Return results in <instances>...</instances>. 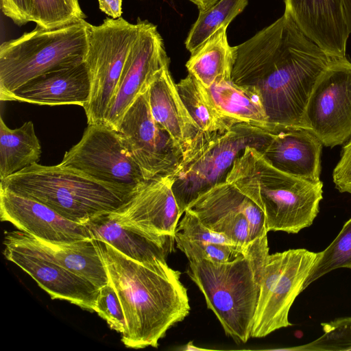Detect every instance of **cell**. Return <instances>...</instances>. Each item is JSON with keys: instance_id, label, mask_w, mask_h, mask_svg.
Instances as JSON below:
<instances>
[{"instance_id": "11", "label": "cell", "mask_w": 351, "mask_h": 351, "mask_svg": "<svg viewBox=\"0 0 351 351\" xmlns=\"http://www.w3.org/2000/svg\"><path fill=\"white\" fill-rule=\"evenodd\" d=\"M60 165L134 190L146 181L121 134L104 123L88 125L80 141L65 152Z\"/></svg>"}, {"instance_id": "39", "label": "cell", "mask_w": 351, "mask_h": 351, "mask_svg": "<svg viewBox=\"0 0 351 351\" xmlns=\"http://www.w3.org/2000/svg\"><path fill=\"white\" fill-rule=\"evenodd\" d=\"M195 4L199 10H205L215 3L218 0H189Z\"/></svg>"}, {"instance_id": "24", "label": "cell", "mask_w": 351, "mask_h": 351, "mask_svg": "<svg viewBox=\"0 0 351 351\" xmlns=\"http://www.w3.org/2000/svg\"><path fill=\"white\" fill-rule=\"evenodd\" d=\"M227 27L219 29L197 48L186 63L191 74L205 88L231 80L233 67L232 47L228 42Z\"/></svg>"}, {"instance_id": "15", "label": "cell", "mask_w": 351, "mask_h": 351, "mask_svg": "<svg viewBox=\"0 0 351 351\" xmlns=\"http://www.w3.org/2000/svg\"><path fill=\"white\" fill-rule=\"evenodd\" d=\"M138 20L139 33L125 62L104 123L117 131L130 106L147 90L156 74L169 63L156 26L148 21Z\"/></svg>"}, {"instance_id": "14", "label": "cell", "mask_w": 351, "mask_h": 351, "mask_svg": "<svg viewBox=\"0 0 351 351\" xmlns=\"http://www.w3.org/2000/svg\"><path fill=\"white\" fill-rule=\"evenodd\" d=\"M187 209L207 228L226 235L241 247L268 232L262 209L228 181L198 197Z\"/></svg>"}, {"instance_id": "37", "label": "cell", "mask_w": 351, "mask_h": 351, "mask_svg": "<svg viewBox=\"0 0 351 351\" xmlns=\"http://www.w3.org/2000/svg\"><path fill=\"white\" fill-rule=\"evenodd\" d=\"M99 10L112 19L122 15V0H98Z\"/></svg>"}, {"instance_id": "19", "label": "cell", "mask_w": 351, "mask_h": 351, "mask_svg": "<svg viewBox=\"0 0 351 351\" xmlns=\"http://www.w3.org/2000/svg\"><path fill=\"white\" fill-rule=\"evenodd\" d=\"M285 14L332 58L346 56L350 34L339 0H284Z\"/></svg>"}, {"instance_id": "17", "label": "cell", "mask_w": 351, "mask_h": 351, "mask_svg": "<svg viewBox=\"0 0 351 351\" xmlns=\"http://www.w3.org/2000/svg\"><path fill=\"white\" fill-rule=\"evenodd\" d=\"M0 218L36 239L66 243L92 239L88 228L34 199L0 189Z\"/></svg>"}, {"instance_id": "36", "label": "cell", "mask_w": 351, "mask_h": 351, "mask_svg": "<svg viewBox=\"0 0 351 351\" xmlns=\"http://www.w3.org/2000/svg\"><path fill=\"white\" fill-rule=\"evenodd\" d=\"M0 2L3 14L18 26L33 21L32 0H0Z\"/></svg>"}, {"instance_id": "2", "label": "cell", "mask_w": 351, "mask_h": 351, "mask_svg": "<svg viewBox=\"0 0 351 351\" xmlns=\"http://www.w3.org/2000/svg\"><path fill=\"white\" fill-rule=\"evenodd\" d=\"M125 316L121 341L130 348H156L158 341L189 313L180 273L163 274L133 261L106 242L94 239Z\"/></svg>"}, {"instance_id": "4", "label": "cell", "mask_w": 351, "mask_h": 351, "mask_svg": "<svg viewBox=\"0 0 351 351\" xmlns=\"http://www.w3.org/2000/svg\"><path fill=\"white\" fill-rule=\"evenodd\" d=\"M0 189L40 202L83 225L119 210L138 189L99 181L60 164L38 162L0 180Z\"/></svg>"}, {"instance_id": "9", "label": "cell", "mask_w": 351, "mask_h": 351, "mask_svg": "<svg viewBox=\"0 0 351 351\" xmlns=\"http://www.w3.org/2000/svg\"><path fill=\"white\" fill-rule=\"evenodd\" d=\"M139 29L138 20L134 24L122 17H107L99 25H90L84 62L90 76V93L83 107L88 125L105 123L125 62Z\"/></svg>"}, {"instance_id": "35", "label": "cell", "mask_w": 351, "mask_h": 351, "mask_svg": "<svg viewBox=\"0 0 351 351\" xmlns=\"http://www.w3.org/2000/svg\"><path fill=\"white\" fill-rule=\"evenodd\" d=\"M332 180L340 193L351 194V137L342 148L340 159L332 172Z\"/></svg>"}, {"instance_id": "16", "label": "cell", "mask_w": 351, "mask_h": 351, "mask_svg": "<svg viewBox=\"0 0 351 351\" xmlns=\"http://www.w3.org/2000/svg\"><path fill=\"white\" fill-rule=\"evenodd\" d=\"M84 225L92 239L106 242L129 258L160 273L174 270L167 263L173 250L174 236L149 233L123 223L115 212L99 215Z\"/></svg>"}, {"instance_id": "40", "label": "cell", "mask_w": 351, "mask_h": 351, "mask_svg": "<svg viewBox=\"0 0 351 351\" xmlns=\"http://www.w3.org/2000/svg\"><path fill=\"white\" fill-rule=\"evenodd\" d=\"M183 350H204L201 348H197L193 344V342H189L186 345H185V347L182 349Z\"/></svg>"}, {"instance_id": "23", "label": "cell", "mask_w": 351, "mask_h": 351, "mask_svg": "<svg viewBox=\"0 0 351 351\" xmlns=\"http://www.w3.org/2000/svg\"><path fill=\"white\" fill-rule=\"evenodd\" d=\"M207 90L217 109L229 119L269 131L278 130L269 124L262 97L256 88L225 80Z\"/></svg>"}, {"instance_id": "8", "label": "cell", "mask_w": 351, "mask_h": 351, "mask_svg": "<svg viewBox=\"0 0 351 351\" xmlns=\"http://www.w3.org/2000/svg\"><path fill=\"white\" fill-rule=\"evenodd\" d=\"M275 132L237 123L226 132L215 135L194 148L171 175L180 215L198 197L226 182L234 160L247 147L261 152Z\"/></svg>"}, {"instance_id": "29", "label": "cell", "mask_w": 351, "mask_h": 351, "mask_svg": "<svg viewBox=\"0 0 351 351\" xmlns=\"http://www.w3.org/2000/svg\"><path fill=\"white\" fill-rule=\"evenodd\" d=\"M339 268L351 269V218L323 251L317 252V258L305 280L303 291L312 282Z\"/></svg>"}, {"instance_id": "5", "label": "cell", "mask_w": 351, "mask_h": 351, "mask_svg": "<svg viewBox=\"0 0 351 351\" xmlns=\"http://www.w3.org/2000/svg\"><path fill=\"white\" fill-rule=\"evenodd\" d=\"M242 254L250 260L259 285L251 337H264L291 326L289 310L303 291L317 252L299 248L269 254L265 234L250 241Z\"/></svg>"}, {"instance_id": "13", "label": "cell", "mask_w": 351, "mask_h": 351, "mask_svg": "<svg viewBox=\"0 0 351 351\" xmlns=\"http://www.w3.org/2000/svg\"><path fill=\"white\" fill-rule=\"evenodd\" d=\"M144 178L172 175L184 158L180 146L154 119L147 90L135 99L117 128Z\"/></svg>"}, {"instance_id": "7", "label": "cell", "mask_w": 351, "mask_h": 351, "mask_svg": "<svg viewBox=\"0 0 351 351\" xmlns=\"http://www.w3.org/2000/svg\"><path fill=\"white\" fill-rule=\"evenodd\" d=\"M186 272L225 333L236 341L247 342L251 337L259 295L248 258L242 254L226 263L191 261Z\"/></svg>"}, {"instance_id": "25", "label": "cell", "mask_w": 351, "mask_h": 351, "mask_svg": "<svg viewBox=\"0 0 351 351\" xmlns=\"http://www.w3.org/2000/svg\"><path fill=\"white\" fill-rule=\"evenodd\" d=\"M38 240L62 266L97 288L100 289L109 282L106 265L93 239L66 243Z\"/></svg>"}, {"instance_id": "28", "label": "cell", "mask_w": 351, "mask_h": 351, "mask_svg": "<svg viewBox=\"0 0 351 351\" xmlns=\"http://www.w3.org/2000/svg\"><path fill=\"white\" fill-rule=\"evenodd\" d=\"M247 3L248 0H218L208 8L199 10L186 39V48L193 53L219 29L228 27Z\"/></svg>"}, {"instance_id": "18", "label": "cell", "mask_w": 351, "mask_h": 351, "mask_svg": "<svg viewBox=\"0 0 351 351\" xmlns=\"http://www.w3.org/2000/svg\"><path fill=\"white\" fill-rule=\"evenodd\" d=\"M172 183L171 175L146 180L115 212L121 221L149 233L174 236L181 215Z\"/></svg>"}, {"instance_id": "20", "label": "cell", "mask_w": 351, "mask_h": 351, "mask_svg": "<svg viewBox=\"0 0 351 351\" xmlns=\"http://www.w3.org/2000/svg\"><path fill=\"white\" fill-rule=\"evenodd\" d=\"M147 99L154 119L180 146L184 158L212 137L200 132L189 114L171 76L169 66L162 69L154 78L147 89Z\"/></svg>"}, {"instance_id": "32", "label": "cell", "mask_w": 351, "mask_h": 351, "mask_svg": "<svg viewBox=\"0 0 351 351\" xmlns=\"http://www.w3.org/2000/svg\"><path fill=\"white\" fill-rule=\"evenodd\" d=\"M175 242L189 261L205 259L214 263H226L242 254L243 247L214 243L192 241L176 231Z\"/></svg>"}, {"instance_id": "26", "label": "cell", "mask_w": 351, "mask_h": 351, "mask_svg": "<svg viewBox=\"0 0 351 351\" xmlns=\"http://www.w3.org/2000/svg\"><path fill=\"white\" fill-rule=\"evenodd\" d=\"M41 152L32 121L10 129L0 117V180L37 162Z\"/></svg>"}, {"instance_id": "1", "label": "cell", "mask_w": 351, "mask_h": 351, "mask_svg": "<svg viewBox=\"0 0 351 351\" xmlns=\"http://www.w3.org/2000/svg\"><path fill=\"white\" fill-rule=\"evenodd\" d=\"M231 80L256 88L275 129L304 128L305 109L321 73L333 58L284 13L244 43L232 47Z\"/></svg>"}, {"instance_id": "6", "label": "cell", "mask_w": 351, "mask_h": 351, "mask_svg": "<svg viewBox=\"0 0 351 351\" xmlns=\"http://www.w3.org/2000/svg\"><path fill=\"white\" fill-rule=\"evenodd\" d=\"M90 23L85 19L54 28H36L0 46V97L49 71L84 62Z\"/></svg>"}, {"instance_id": "3", "label": "cell", "mask_w": 351, "mask_h": 351, "mask_svg": "<svg viewBox=\"0 0 351 351\" xmlns=\"http://www.w3.org/2000/svg\"><path fill=\"white\" fill-rule=\"evenodd\" d=\"M263 211L267 229L296 234L309 227L319 211L323 183L311 182L271 165L256 148L247 147L226 180Z\"/></svg>"}, {"instance_id": "12", "label": "cell", "mask_w": 351, "mask_h": 351, "mask_svg": "<svg viewBox=\"0 0 351 351\" xmlns=\"http://www.w3.org/2000/svg\"><path fill=\"white\" fill-rule=\"evenodd\" d=\"M324 146L342 145L351 137V61L333 58L321 73L303 118Z\"/></svg>"}, {"instance_id": "22", "label": "cell", "mask_w": 351, "mask_h": 351, "mask_svg": "<svg viewBox=\"0 0 351 351\" xmlns=\"http://www.w3.org/2000/svg\"><path fill=\"white\" fill-rule=\"evenodd\" d=\"M90 93V76L84 62L46 72L16 89L4 101L49 106L75 104L84 107Z\"/></svg>"}, {"instance_id": "38", "label": "cell", "mask_w": 351, "mask_h": 351, "mask_svg": "<svg viewBox=\"0 0 351 351\" xmlns=\"http://www.w3.org/2000/svg\"><path fill=\"white\" fill-rule=\"evenodd\" d=\"M342 5L345 19L351 34V0H339Z\"/></svg>"}, {"instance_id": "30", "label": "cell", "mask_w": 351, "mask_h": 351, "mask_svg": "<svg viewBox=\"0 0 351 351\" xmlns=\"http://www.w3.org/2000/svg\"><path fill=\"white\" fill-rule=\"evenodd\" d=\"M33 22L54 28L85 19L78 0H32Z\"/></svg>"}, {"instance_id": "27", "label": "cell", "mask_w": 351, "mask_h": 351, "mask_svg": "<svg viewBox=\"0 0 351 351\" xmlns=\"http://www.w3.org/2000/svg\"><path fill=\"white\" fill-rule=\"evenodd\" d=\"M180 96L200 132L213 136L226 132L236 122L216 107L207 90L191 74L176 84Z\"/></svg>"}, {"instance_id": "33", "label": "cell", "mask_w": 351, "mask_h": 351, "mask_svg": "<svg viewBox=\"0 0 351 351\" xmlns=\"http://www.w3.org/2000/svg\"><path fill=\"white\" fill-rule=\"evenodd\" d=\"M95 311L106 321L111 329L123 333L125 316L118 294L110 281L99 289Z\"/></svg>"}, {"instance_id": "10", "label": "cell", "mask_w": 351, "mask_h": 351, "mask_svg": "<svg viewBox=\"0 0 351 351\" xmlns=\"http://www.w3.org/2000/svg\"><path fill=\"white\" fill-rule=\"evenodd\" d=\"M5 258L29 274L51 299L95 311L99 289L62 266L37 239L21 230L6 232Z\"/></svg>"}, {"instance_id": "21", "label": "cell", "mask_w": 351, "mask_h": 351, "mask_svg": "<svg viewBox=\"0 0 351 351\" xmlns=\"http://www.w3.org/2000/svg\"><path fill=\"white\" fill-rule=\"evenodd\" d=\"M322 147L308 129L291 127L276 131L260 152L276 169L316 183L321 181Z\"/></svg>"}, {"instance_id": "34", "label": "cell", "mask_w": 351, "mask_h": 351, "mask_svg": "<svg viewBox=\"0 0 351 351\" xmlns=\"http://www.w3.org/2000/svg\"><path fill=\"white\" fill-rule=\"evenodd\" d=\"M184 213V217L178 223L176 231L186 238L192 241L238 246L226 235L207 228L190 210L186 209Z\"/></svg>"}, {"instance_id": "31", "label": "cell", "mask_w": 351, "mask_h": 351, "mask_svg": "<svg viewBox=\"0 0 351 351\" xmlns=\"http://www.w3.org/2000/svg\"><path fill=\"white\" fill-rule=\"evenodd\" d=\"M323 335L306 344L279 350L293 351H351V317L321 324Z\"/></svg>"}]
</instances>
